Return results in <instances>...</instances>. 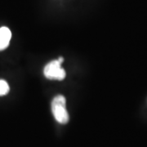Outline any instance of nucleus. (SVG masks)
Segmentation results:
<instances>
[{"label":"nucleus","instance_id":"obj_1","mask_svg":"<svg viewBox=\"0 0 147 147\" xmlns=\"http://www.w3.org/2000/svg\"><path fill=\"white\" fill-rule=\"evenodd\" d=\"M65 98L62 95H58L54 97L52 101V111L54 118L58 123L65 124L69 122V117L66 110Z\"/></svg>","mask_w":147,"mask_h":147},{"label":"nucleus","instance_id":"obj_2","mask_svg":"<svg viewBox=\"0 0 147 147\" xmlns=\"http://www.w3.org/2000/svg\"><path fill=\"white\" fill-rule=\"evenodd\" d=\"M43 74L45 77L51 80H63L65 78V71L61 68V64L57 61H53L44 67Z\"/></svg>","mask_w":147,"mask_h":147},{"label":"nucleus","instance_id":"obj_3","mask_svg":"<svg viewBox=\"0 0 147 147\" xmlns=\"http://www.w3.org/2000/svg\"><path fill=\"white\" fill-rule=\"evenodd\" d=\"M11 38V32L7 27L0 28V51L8 47Z\"/></svg>","mask_w":147,"mask_h":147},{"label":"nucleus","instance_id":"obj_4","mask_svg":"<svg viewBox=\"0 0 147 147\" xmlns=\"http://www.w3.org/2000/svg\"><path fill=\"white\" fill-rule=\"evenodd\" d=\"M10 91V88L8 84L5 80L0 79V96H5Z\"/></svg>","mask_w":147,"mask_h":147},{"label":"nucleus","instance_id":"obj_5","mask_svg":"<svg viewBox=\"0 0 147 147\" xmlns=\"http://www.w3.org/2000/svg\"><path fill=\"white\" fill-rule=\"evenodd\" d=\"M58 61H59L60 63L61 64L64 61V58L63 57H59V58H58Z\"/></svg>","mask_w":147,"mask_h":147}]
</instances>
